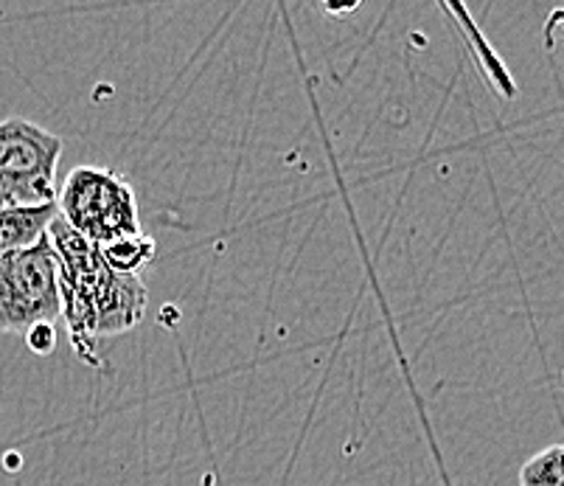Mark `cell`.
<instances>
[{
  "label": "cell",
  "instance_id": "obj_7",
  "mask_svg": "<svg viewBox=\"0 0 564 486\" xmlns=\"http://www.w3.org/2000/svg\"><path fill=\"white\" fill-rule=\"evenodd\" d=\"M520 486H564V447L551 444L531 455L520 469Z\"/></svg>",
  "mask_w": 564,
  "mask_h": 486
},
{
  "label": "cell",
  "instance_id": "obj_5",
  "mask_svg": "<svg viewBox=\"0 0 564 486\" xmlns=\"http://www.w3.org/2000/svg\"><path fill=\"white\" fill-rule=\"evenodd\" d=\"M56 214H59L56 203H48V206H0V259L43 242Z\"/></svg>",
  "mask_w": 564,
  "mask_h": 486
},
{
  "label": "cell",
  "instance_id": "obj_3",
  "mask_svg": "<svg viewBox=\"0 0 564 486\" xmlns=\"http://www.w3.org/2000/svg\"><path fill=\"white\" fill-rule=\"evenodd\" d=\"M63 138L29 119L0 121V206L56 203Z\"/></svg>",
  "mask_w": 564,
  "mask_h": 486
},
{
  "label": "cell",
  "instance_id": "obj_1",
  "mask_svg": "<svg viewBox=\"0 0 564 486\" xmlns=\"http://www.w3.org/2000/svg\"><path fill=\"white\" fill-rule=\"evenodd\" d=\"M45 239L56 259L70 343L82 360L96 363V341L124 335L143 321L150 304L147 284L141 276H121L107 268L99 245L76 234L59 214L51 219Z\"/></svg>",
  "mask_w": 564,
  "mask_h": 486
},
{
  "label": "cell",
  "instance_id": "obj_4",
  "mask_svg": "<svg viewBox=\"0 0 564 486\" xmlns=\"http://www.w3.org/2000/svg\"><path fill=\"white\" fill-rule=\"evenodd\" d=\"M63 315L56 259L48 239L0 259V332L25 335L34 326H54Z\"/></svg>",
  "mask_w": 564,
  "mask_h": 486
},
{
  "label": "cell",
  "instance_id": "obj_6",
  "mask_svg": "<svg viewBox=\"0 0 564 486\" xmlns=\"http://www.w3.org/2000/svg\"><path fill=\"white\" fill-rule=\"evenodd\" d=\"M107 268L116 270L121 276H141V270L152 262L155 256V239L147 237V234H138V237L118 239V242L105 245L101 248Z\"/></svg>",
  "mask_w": 564,
  "mask_h": 486
},
{
  "label": "cell",
  "instance_id": "obj_10",
  "mask_svg": "<svg viewBox=\"0 0 564 486\" xmlns=\"http://www.w3.org/2000/svg\"><path fill=\"white\" fill-rule=\"evenodd\" d=\"M326 9H329L332 14H346V12H354L357 7H326Z\"/></svg>",
  "mask_w": 564,
  "mask_h": 486
},
{
  "label": "cell",
  "instance_id": "obj_2",
  "mask_svg": "<svg viewBox=\"0 0 564 486\" xmlns=\"http://www.w3.org/2000/svg\"><path fill=\"white\" fill-rule=\"evenodd\" d=\"M56 212L99 248L143 234L132 183L105 166H76L56 188Z\"/></svg>",
  "mask_w": 564,
  "mask_h": 486
},
{
  "label": "cell",
  "instance_id": "obj_9",
  "mask_svg": "<svg viewBox=\"0 0 564 486\" xmlns=\"http://www.w3.org/2000/svg\"><path fill=\"white\" fill-rule=\"evenodd\" d=\"M23 337H25V343H29V349L37 352V355H51L56 346V330L48 324L34 326V330L25 332Z\"/></svg>",
  "mask_w": 564,
  "mask_h": 486
},
{
  "label": "cell",
  "instance_id": "obj_8",
  "mask_svg": "<svg viewBox=\"0 0 564 486\" xmlns=\"http://www.w3.org/2000/svg\"><path fill=\"white\" fill-rule=\"evenodd\" d=\"M455 14H458L460 20H464V29L466 32H469V37H471V43H478V48L484 51V56H486V65H489V74H491V79H495V85L497 88L502 90V96H506V99H511V96H514V85H511V79L509 76H506V71H502V65H500V60H495V56L489 54V51H486V40L480 37L478 34V29H471L469 25V18H466L464 14V9H453Z\"/></svg>",
  "mask_w": 564,
  "mask_h": 486
}]
</instances>
